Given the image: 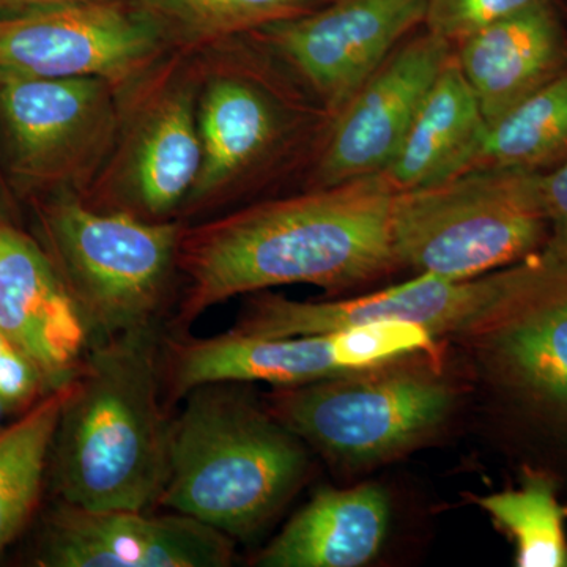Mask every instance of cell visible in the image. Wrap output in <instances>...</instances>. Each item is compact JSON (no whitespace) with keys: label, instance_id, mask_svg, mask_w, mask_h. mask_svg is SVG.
<instances>
[{"label":"cell","instance_id":"obj_1","mask_svg":"<svg viewBox=\"0 0 567 567\" xmlns=\"http://www.w3.org/2000/svg\"><path fill=\"white\" fill-rule=\"evenodd\" d=\"M383 174L241 208L183 227L177 270L183 290L171 330L230 298L309 284L344 290L395 267Z\"/></svg>","mask_w":567,"mask_h":567},{"label":"cell","instance_id":"obj_2","mask_svg":"<svg viewBox=\"0 0 567 567\" xmlns=\"http://www.w3.org/2000/svg\"><path fill=\"white\" fill-rule=\"evenodd\" d=\"M162 324L93 342L52 443L58 499L152 511L169 473L173 420L163 398Z\"/></svg>","mask_w":567,"mask_h":567},{"label":"cell","instance_id":"obj_3","mask_svg":"<svg viewBox=\"0 0 567 567\" xmlns=\"http://www.w3.org/2000/svg\"><path fill=\"white\" fill-rule=\"evenodd\" d=\"M182 402L158 507L233 539L254 535L303 483L309 462L301 439L235 383L196 388Z\"/></svg>","mask_w":567,"mask_h":567},{"label":"cell","instance_id":"obj_4","mask_svg":"<svg viewBox=\"0 0 567 567\" xmlns=\"http://www.w3.org/2000/svg\"><path fill=\"white\" fill-rule=\"evenodd\" d=\"M29 205L33 238L61 276L91 344L162 324L178 274L182 223L95 210L73 189Z\"/></svg>","mask_w":567,"mask_h":567},{"label":"cell","instance_id":"obj_5","mask_svg":"<svg viewBox=\"0 0 567 567\" xmlns=\"http://www.w3.org/2000/svg\"><path fill=\"white\" fill-rule=\"evenodd\" d=\"M540 182L543 174L473 167L439 185L395 192V264L461 281L536 256L548 237Z\"/></svg>","mask_w":567,"mask_h":567},{"label":"cell","instance_id":"obj_6","mask_svg":"<svg viewBox=\"0 0 567 567\" xmlns=\"http://www.w3.org/2000/svg\"><path fill=\"white\" fill-rule=\"evenodd\" d=\"M450 386L394 364L298 386L271 398L276 417L298 439L342 462L391 456L445 420Z\"/></svg>","mask_w":567,"mask_h":567},{"label":"cell","instance_id":"obj_7","mask_svg":"<svg viewBox=\"0 0 567 567\" xmlns=\"http://www.w3.org/2000/svg\"><path fill=\"white\" fill-rule=\"evenodd\" d=\"M112 87L0 71V164L18 200L73 189L114 130Z\"/></svg>","mask_w":567,"mask_h":567},{"label":"cell","instance_id":"obj_8","mask_svg":"<svg viewBox=\"0 0 567 567\" xmlns=\"http://www.w3.org/2000/svg\"><path fill=\"white\" fill-rule=\"evenodd\" d=\"M470 338L522 415L567 436V264L539 254L514 264L502 300Z\"/></svg>","mask_w":567,"mask_h":567},{"label":"cell","instance_id":"obj_9","mask_svg":"<svg viewBox=\"0 0 567 567\" xmlns=\"http://www.w3.org/2000/svg\"><path fill=\"white\" fill-rule=\"evenodd\" d=\"M166 35L128 0H99L0 18V71L43 78L133 80Z\"/></svg>","mask_w":567,"mask_h":567},{"label":"cell","instance_id":"obj_10","mask_svg":"<svg viewBox=\"0 0 567 567\" xmlns=\"http://www.w3.org/2000/svg\"><path fill=\"white\" fill-rule=\"evenodd\" d=\"M511 267L472 279L417 275L412 281L350 300L295 301L281 295L251 293L233 330L262 338L333 333L354 324L402 320L436 336L473 334L502 300Z\"/></svg>","mask_w":567,"mask_h":567},{"label":"cell","instance_id":"obj_11","mask_svg":"<svg viewBox=\"0 0 567 567\" xmlns=\"http://www.w3.org/2000/svg\"><path fill=\"white\" fill-rule=\"evenodd\" d=\"M424 13L425 0H333L259 32L336 115Z\"/></svg>","mask_w":567,"mask_h":567},{"label":"cell","instance_id":"obj_12","mask_svg":"<svg viewBox=\"0 0 567 567\" xmlns=\"http://www.w3.org/2000/svg\"><path fill=\"white\" fill-rule=\"evenodd\" d=\"M233 537L181 513L92 509L58 499L43 518L33 565L227 567Z\"/></svg>","mask_w":567,"mask_h":567},{"label":"cell","instance_id":"obj_13","mask_svg":"<svg viewBox=\"0 0 567 567\" xmlns=\"http://www.w3.org/2000/svg\"><path fill=\"white\" fill-rule=\"evenodd\" d=\"M453 54L450 41L427 31L399 44L334 115L317 164L316 188L385 173Z\"/></svg>","mask_w":567,"mask_h":567},{"label":"cell","instance_id":"obj_14","mask_svg":"<svg viewBox=\"0 0 567 567\" xmlns=\"http://www.w3.org/2000/svg\"><path fill=\"white\" fill-rule=\"evenodd\" d=\"M0 331L31 358L51 391L76 377L91 347L61 276L14 223H0Z\"/></svg>","mask_w":567,"mask_h":567},{"label":"cell","instance_id":"obj_15","mask_svg":"<svg viewBox=\"0 0 567 567\" xmlns=\"http://www.w3.org/2000/svg\"><path fill=\"white\" fill-rule=\"evenodd\" d=\"M352 375L339 363L333 333L262 338L237 333L196 338L163 331L162 382L167 409L210 383L262 382L278 388Z\"/></svg>","mask_w":567,"mask_h":567},{"label":"cell","instance_id":"obj_16","mask_svg":"<svg viewBox=\"0 0 567 567\" xmlns=\"http://www.w3.org/2000/svg\"><path fill=\"white\" fill-rule=\"evenodd\" d=\"M454 55L491 126L567 70V33L544 0L461 41Z\"/></svg>","mask_w":567,"mask_h":567},{"label":"cell","instance_id":"obj_17","mask_svg":"<svg viewBox=\"0 0 567 567\" xmlns=\"http://www.w3.org/2000/svg\"><path fill=\"white\" fill-rule=\"evenodd\" d=\"M382 487L322 488L260 551L262 567H360L382 550L390 527Z\"/></svg>","mask_w":567,"mask_h":567},{"label":"cell","instance_id":"obj_18","mask_svg":"<svg viewBox=\"0 0 567 567\" xmlns=\"http://www.w3.org/2000/svg\"><path fill=\"white\" fill-rule=\"evenodd\" d=\"M203 164L186 205L200 207L226 192L274 148L281 134L278 106L257 82L216 73L197 104Z\"/></svg>","mask_w":567,"mask_h":567},{"label":"cell","instance_id":"obj_19","mask_svg":"<svg viewBox=\"0 0 567 567\" xmlns=\"http://www.w3.org/2000/svg\"><path fill=\"white\" fill-rule=\"evenodd\" d=\"M487 122L456 55L440 71L383 175L395 192L439 185L476 166Z\"/></svg>","mask_w":567,"mask_h":567},{"label":"cell","instance_id":"obj_20","mask_svg":"<svg viewBox=\"0 0 567 567\" xmlns=\"http://www.w3.org/2000/svg\"><path fill=\"white\" fill-rule=\"evenodd\" d=\"M203 164L197 104L192 84H181L153 104L130 155V194L136 216L167 221L186 203Z\"/></svg>","mask_w":567,"mask_h":567},{"label":"cell","instance_id":"obj_21","mask_svg":"<svg viewBox=\"0 0 567 567\" xmlns=\"http://www.w3.org/2000/svg\"><path fill=\"white\" fill-rule=\"evenodd\" d=\"M73 380L55 388L18 421L0 429V557L39 509L52 443Z\"/></svg>","mask_w":567,"mask_h":567},{"label":"cell","instance_id":"obj_22","mask_svg":"<svg viewBox=\"0 0 567 567\" xmlns=\"http://www.w3.org/2000/svg\"><path fill=\"white\" fill-rule=\"evenodd\" d=\"M567 162V70L488 126L475 167L546 174Z\"/></svg>","mask_w":567,"mask_h":567},{"label":"cell","instance_id":"obj_23","mask_svg":"<svg viewBox=\"0 0 567 567\" xmlns=\"http://www.w3.org/2000/svg\"><path fill=\"white\" fill-rule=\"evenodd\" d=\"M513 539L518 567H567L566 509L558 481L550 472L528 466L516 488L476 498Z\"/></svg>","mask_w":567,"mask_h":567},{"label":"cell","instance_id":"obj_24","mask_svg":"<svg viewBox=\"0 0 567 567\" xmlns=\"http://www.w3.org/2000/svg\"><path fill=\"white\" fill-rule=\"evenodd\" d=\"M162 28L164 35L200 44L262 31L316 9L320 0H128Z\"/></svg>","mask_w":567,"mask_h":567},{"label":"cell","instance_id":"obj_25","mask_svg":"<svg viewBox=\"0 0 567 567\" xmlns=\"http://www.w3.org/2000/svg\"><path fill=\"white\" fill-rule=\"evenodd\" d=\"M339 363L349 374L398 363L434 346L435 334L420 323L382 320L333 331Z\"/></svg>","mask_w":567,"mask_h":567},{"label":"cell","instance_id":"obj_26","mask_svg":"<svg viewBox=\"0 0 567 567\" xmlns=\"http://www.w3.org/2000/svg\"><path fill=\"white\" fill-rule=\"evenodd\" d=\"M544 0H425V31L458 44Z\"/></svg>","mask_w":567,"mask_h":567},{"label":"cell","instance_id":"obj_27","mask_svg":"<svg viewBox=\"0 0 567 567\" xmlns=\"http://www.w3.org/2000/svg\"><path fill=\"white\" fill-rule=\"evenodd\" d=\"M48 393L51 390L31 358L0 331V402L7 412L22 415Z\"/></svg>","mask_w":567,"mask_h":567},{"label":"cell","instance_id":"obj_28","mask_svg":"<svg viewBox=\"0 0 567 567\" xmlns=\"http://www.w3.org/2000/svg\"><path fill=\"white\" fill-rule=\"evenodd\" d=\"M543 197L548 237L539 256L548 262L567 264V162L543 174Z\"/></svg>","mask_w":567,"mask_h":567},{"label":"cell","instance_id":"obj_29","mask_svg":"<svg viewBox=\"0 0 567 567\" xmlns=\"http://www.w3.org/2000/svg\"><path fill=\"white\" fill-rule=\"evenodd\" d=\"M85 2H99V0H0V18Z\"/></svg>","mask_w":567,"mask_h":567},{"label":"cell","instance_id":"obj_30","mask_svg":"<svg viewBox=\"0 0 567 567\" xmlns=\"http://www.w3.org/2000/svg\"><path fill=\"white\" fill-rule=\"evenodd\" d=\"M0 223L20 224L18 199L13 192H11L9 182H7L2 164H0Z\"/></svg>","mask_w":567,"mask_h":567},{"label":"cell","instance_id":"obj_31","mask_svg":"<svg viewBox=\"0 0 567 567\" xmlns=\"http://www.w3.org/2000/svg\"><path fill=\"white\" fill-rule=\"evenodd\" d=\"M9 415V412H7L6 406H3L2 402H0V423H2L3 416ZM6 427V425L0 424V429Z\"/></svg>","mask_w":567,"mask_h":567}]
</instances>
